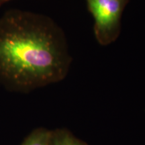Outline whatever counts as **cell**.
<instances>
[{
    "mask_svg": "<svg viewBox=\"0 0 145 145\" xmlns=\"http://www.w3.org/2000/svg\"><path fill=\"white\" fill-rule=\"evenodd\" d=\"M51 130L45 128L34 130L20 145H49Z\"/></svg>",
    "mask_w": 145,
    "mask_h": 145,
    "instance_id": "4",
    "label": "cell"
},
{
    "mask_svg": "<svg viewBox=\"0 0 145 145\" xmlns=\"http://www.w3.org/2000/svg\"><path fill=\"white\" fill-rule=\"evenodd\" d=\"M94 19L95 39L102 46L116 40L121 31V18L128 0H86Z\"/></svg>",
    "mask_w": 145,
    "mask_h": 145,
    "instance_id": "2",
    "label": "cell"
},
{
    "mask_svg": "<svg viewBox=\"0 0 145 145\" xmlns=\"http://www.w3.org/2000/svg\"><path fill=\"white\" fill-rule=\"evenodd\" d=\"M49 145H88L66 129L51 130Z\"/></svg>",
    "mask_w": 145,
    "mask_h": 145,
    "instance_id": "3",
    "label": "cell"
},
{
    "mask_svg": "<svg viewBox=\"0 0 145 145\" xmlns=\"http://www.w3.org/2000/svg\"><path fill=\"white\" fill-rule=\"evenodd\" d=\"M67 40L53 20L12 9L0 17V83L18 92L63 80L71 65Z\"/></svg>",
    "mask_w": 145,
    "mask_h": 145,
    "instance_id": "1",
    "label": "cell"
},
{
    "mask_svg": "<svg viewBox=\"0 0 145 145\" xmlns=\"http://www.w3.org/2000/svg\"><path fill=\"white\" fill-rule=\"evenodd\" d=\"M9 1H10V0H0V6H1V5H3L6 2H8Z\"/></svg>",
    "mask_w": 145,
    "mask_h": 145,
    "instance_id": "5",
    "label": "cell"
}]
</instances>
